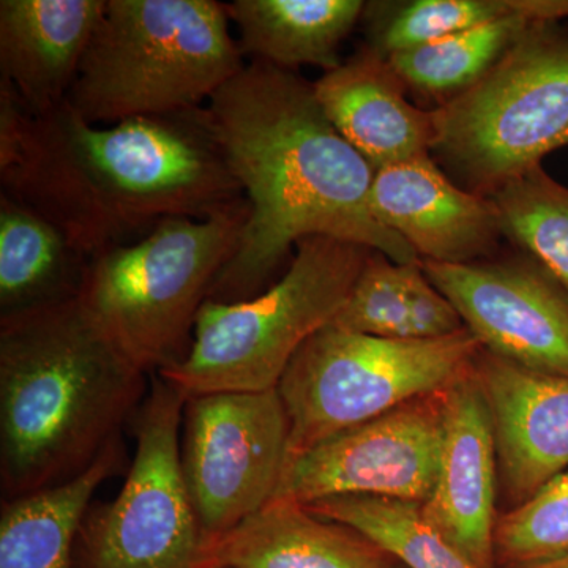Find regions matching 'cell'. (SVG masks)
Returning <instances> with one entry per match:
<instances>
[{
	"instance_id": "2",
	"label": "cell",
	"mask_w": 568,
	"mask_h": 568,
	"mask_svg": "<svg viewBox=\"0 0 568 568\" xmlns=\"http://www.w3.org/2000/svg\"><path fill=\"white\" fill-rule=\"evenodd\" d=\"M0 183L89 260L163 220L207 219L245 197L201 108L99 129L67 103L29 114L3 81Z\"/></svg>"
},
{
	"instance_id": "12",
	"label": "cell",
	"mask_w": 568,
	"mask_h": 568,
	"mask_svg": "<svg viewBox=\"0 0 568 568\" xmlns=\"http://www.w3.org/2000/svg\"><path fill=\"white\" fill-rule=\"evenodd\" d=\"M420 264L485 351L568 377V291L534 257L519 250L477 263Z\"/></svg>"
},
{
	"instance_id": "14",
	"label": "cell",
	"mask_w": 568,
	"mask_h": 568,
	"mask_svg": "<svg viewBox=\"0 0 568 568\" xmlns=\"http://www.w3.org/2000/svg\"><path fill=\"white\" fill-rule=\"evenodd\" d=\"M369 203L422 261L477 263L496 256L506 239L491 197L462 189L432 155L376 170Z\"/></svg>"
},
{
	"instance_id": "30",
	"label": "cell",
	"mask_w": 568,
	"mask_h": 568,
	"mask_svg": "<svg viewBox=\"0 0 568 568\" xmlns=\"http://www.w3.org/2000/svg\"><path fill=\"white\" fill-rule=\"evenodd\" d=\"M212 568H224V567H212Z\"/></svg>"
},
{
	"instance_id": "11",
	"label": "cell",
	"mask_w": 568,
	"mask_h": 568,
	"mask_svg": "<svg viewBox=\"0 0 568 568\" xmlns=\"http://www.w3.org/2000/svg\"><path fill=\"white\" fill-rule=\"evenodd\" d=\"M444 443V388L287 458L274 499L377 496L424 504Z\"/></svg>"
},
{
	"instance_id": "22",
	"label": "cell",
	"mask_w": 568,
	"mask_h": 568,
	"mask_svg": "<svg viewBox=\"0 0 568 568\" xmlns=\"http://www.w3.org/2000/svg\"><path fill=\"white\" fill-rule=\"evenodd\" d=\"M368 47L392 55L506 20L562 22L568 0H414V2L366 3Z\"/></svg>"
},
{
	"instance_id": "10",
	"label": "cell",
	"mask_w": 568,
	"mask_h": 568,
	"mask_svg": "<svg viewBox=\"0 0 568 568\" xmlns=\"http://www.w3.org/2000/svg\"><path fill=\"white\" fill-rule=\"evenodd\" d=\"M287 457L290 418L278 387L186 399L183 477L209 548L274 499Z\"/></svg>"
},
{
	"instance_id": "26",
	"label": "cell",
	"mask_w": 568,
	"mask_h": 568,
	"mask_svg": "<svg viewBox=\"0 0 568 568\" xmlns=\"http://www.w3.org/2000/svg\"><path fill=\"white\" fill-rule=\"evenodd\" d=\"M568 556V469L497 518L495 567L530 568Z\"/></svg>"
},
{
	"instance_id": "23",
	"label": "cell",
	"mask_w": 568,
	"mask_h": 568,
	"mask_svg": "<svg viewBox=\"0 0 568 568\" xmlns=\"http://www.w3.org/2000/svg\"><path fill=\"white\" fill-rule=\"evenodd\" d=\"M534 24L537 22H491L396 52L388 61L407 92L437 108L476 84Z\"/></svg>"
},
{
	"instance_id": "8",
	"label": "cell",
	"mask_w": 568,
	"mask_h": 568,
	"mask_svg": "<svg viewBox=\"0 0 568 568\" xmlns=\"http://www.w3.org/2000/svg\"><path fill=\"white\" fill-rule=\"evenodd\" d=\"M480 351L467 328L444 338L398 339L328 324L297 351L278 383L290 457L443 390L473 368Z\"/></svg>"
},
{
	"instance_id": "29",
	"label": "cell",
	"mask_w": 568,
	"mask_h": 568,
	"mask_svg": "<svg viewBox=\"0 0 568 568\" xmlns=\"http://www.w3.org/2000/svg\"><path fill=\"white\" fill-rule=\"evenodd\" d=\"M530 568H568V556H566V558L552 560V562L541 564V566Z\"/></svg>"
},
{
	"instance_id": "1",
	"label": "cell",
	"mask_w": 568,
	"mask_h": 568,
	"mask_svg": "<svg viewBox=\"0 0 568 568\" xmlns=\"http://www.w3.org/2000/svg\"><path fill=\"white\" fill-rule=\"evenodd\" d=\"M201 118L252 209L209 301L239 304L263 294L293 246L315 235L366 246L396 264L420 261L373 215L376 170L336 132L313 82L252 61L213 93Z\"/></svg>"
},
{
	"instance_id": "6",
	"label": "cell",
	"mask_w": 568,
	"mask_h": 568,
	"mask_svg": "<svg viewBox=\"0 0 568 568\" xmlns=\"http://www.w3.org/2000/svg\"><path fill=\"white\" fill-rule=\"evenodd\" d=\"M375 250L306 237L278 282L239 304L205 301L189 354L156 373L185 399L278 387L297 351L327 327Z\"/></svg>"
},
{
	"instance_id": "3",
	"label": "cell",
	"mask_w": 568,
	"mask_h": 568,
	"mask_svg": "<svg viewBox=\"0 0 568 568\" xmlns=\"http://www.w3.org/2000/svg\"><path fill=\"white\" fill-rule=\"evenodd\" d=\"M77 298L0 316L3 500L80 476L148 395Z\"/></svg>"
},
{
	"instance_id": "27",
	"label": "cell",
	"mask_w": 568,
	"mask_h": 568,
	"mask_svg": "<svg viewBox=\"0 0 568 568\" xmlns=\"http://www.w3.org/2000/svg\"><path fill=\"white\" fill-rule=\"evenodd\" d=\"M331 325L381 338H414L406 306L405 264H396L379 252L369 254Z\"/></svg>"
},
{
	"instance_id": "25",
	"label": "cell",
	"mask_w": 568,
	"mask_h": 568,
	"mask_svg": "<svg viewBox=\"0 0 568 568\" xmlns=\"http://www.w3.org/2000/svg\"><path fill=\"white\" fill-rule=\"evenodd\" d=\"M504 237L544 265L568 291V186L541 164L491 196Z\"/></svg>"
},
{
	"instance_id": "4",
	"label": "cell",
	"mask_w": 568,
	"mask_h": 568,
	"mask_svg": "<svg viewBox=\"0 0 568 568\" xmlns=\"http://www.w3.org/2000/svg\"><path fill=\"white\" fill-rule=\"evenodd\" d=\"M213 0H106L67 104L92 125L203 108L244 70Z\"/></svg>"
},
{
	"instance_id": "16",
	"label": "cell",
	"mask_w": 568,
	"mask_h": 568,
	"mask_svg": "<svg viewBox=\"0 0 568 568\" xmlns=\"http://www.w3.org/2000/svg\"><path fill=\"white\" fill-rule=\"evenodd\" d=\"M336 132L375 170L432 155L436 112L407 100V88L387 55L364 44L338 69L313 82Z\"/></svg>"
},
{
	"instance_id": "31",
	"label": "cell",
	"mask_w": 568,
	"mask_h": 568,
	"mask_svg": "<svg viewBox=\"0 0 568 568\" xmlns=\"http://www.w3.org/2000/svg\"><path fill=\"white\" fill-rule=\"evenodd\" d=\"M399 568H405V567H403V566H402V567H399Z\"/></svg>"
},
{
	"instance_id": "18",
	"label": "cell",
	"mask_w": 568,
	"mask_h": 568,
	"mask_svg": "<svg viewBox=\"0 0 568 568\" xmlns=\"http://www.w3.org/2000/svg\"><path fill=\"white\" fill-rule=\"evenodd\" d=\"M399 568L361 530L316 517L304 504L272 499L213 541L205 568Z\"/></svg>"
},
{
	"instance_id": "20",
	"label": "cell",
	"mask_w": 568,
	"mask_h": 568,
	"mask_svg": "<svg viewBox=\"0 0 568 568\" xmlns=\"http://www.w3.org/2000/svg\"><path fill=\"white\" fill-rule=\"evenodd\" d=\"M237 24L244 54L278 69H338L339 48L364 17L361 0H234L223 3Z\"/></svg>"
},
{
	"instance_id": "24",
	"label": "cell",
	"mask_w": 568,
	"mask_h": 568,
	"mask_svg": "<svg viewBox=\"0 0 568 568\" xmlns=\"http://www.w3.org/2000/svg\"><path fill=\"white\" fill-rule=\"evenodd\" d=\"M316 517L361 530L405 568H480L422 515V504L377 496H334L306 504Z\"/></svg>"
},
{
	"instance_id": "19",
	"label": "cell",
	"mask_w": 568,
	"mask_h": 568,
	"mask_svg": "<svg viewBox=\"0 0 568 568\" xmlns=\"http://www.w3.org/2000/svg\"><path fill=\"white\" fill-rule=\"evenodd\" d=\"M123 467L125 448L119 436L80 476L3 500L0 568H74V545L92 496Z\"/></svg>"
},
{
	"instance_id": "15",
	"label": "cell",
	"mask_w": 568,
	"mask_h": 568,
	"mask_svg": "<svg viewBox=\"0 0 568 568\" xmlns=\"http://www.w3.org/2000/svg\"><path fill=\"white\" fill-rule=\"evenodd\" d=\"M474 368L491 413L499 481L514 508L568 469V377L530 372L484 347Z\"/></svg>"
},
{
	"instance_id": "17",
	"label": "cell",
	"mask_w": 568,
	"mask_h": 568,
	"mask_svg": "<svg viewBox=\"0 0 568 568\" xmlns=\"http://www.w3.org/2000/svg\"><path fill=\"white\" fill-rule=\"evenodd\" d=\"M106 0H2L0 81L29 114L69 99Z\"/></svg>"
},
{
	"instance_id": "28",
	"label": "cell",
	"mask_w": 568,
	"mask_h": 568,
	"mask_svg": "<svg viewBox=\"0 0 568 568\" xmlns=\"http://www.w3.org/2000/svg\"><path fill=\"white\" fill-rule=\"evenodd\" d=\"M405 272L407 315L414 338H444L466 328L457 308L429 282L420 261L405 264Z\"/></svg>"
},
{
	"instance_id": "13",
	"label": "cell",
	"mask_w": 568,
	"mask_h": 568,
	"mask_svg": "<svg viewBox=\"0 0 568 568\" xmlns=\"http://www.w3.org/2000/svg\"><path fill=\"white\" fill-rule=\"evenodd\" d=\"M497 480L491 413L473 365L444 388L439 473L422 515L480 568H496Z\"/></svg>"
},
{
	"instance_id": "7",
	"label": "cell",
	"mask_w": 568,
	"mask_h": 568,
	"mask_svg": "<svg viewBox=\"0 0 568 568\" xmlns=\"http://www.w3.org/2000/svg\"><path fill=\"white\" fill-rule=\"evenodd\" d=\"M435 112L433 160L478 196L491 197L568 148L567 26H530L476 84Z\"/></svg>"
},
{
	"instance_id": "5",
	"label": "cell",
	"mask_w": 568,
	"mask_h": 568,
	"mask_svg": "<svg viewBox=\"0 0 568 568\" xmlns=\"http://www.w3.org/2000/svg\"><path fill=\"white\" fill-rule=\"evenodd\" d=\"M250 212L242 197L207 219L163 220L141 241L95 254L78 302L134 366L156 375L189 354L201 306L241 244Z\"/></svg>"
},
{
	"instance_id": "21",
	"label": "cell",
	"mask_w": 568,
	"mask_h": 568,
	"mask_svg": "<svg viewBox=\"0 0 568 568\" xmlns=\"http://www.w3.org/2000/svg\"><path fill=\"white\" fill-rule=\"evenodd\" d=\"M89 261L61 227L0 193V316L77 298Z\"/></svg>"
},
{
	"instance_id": "9",
	"label": "cell",
	"mask_w": 568,
	"mask_h": 568,
	"mask_svg": "<svg viewBox=\"0 0 568 568\" xmlns=\"http://www.w3.org/2000/svg\"><path fill=\"white\" fill-rule=\"evenodd\" d=\"M185 396L152 375L130 424L136 450L111 503L91 507L74 545V568H205L209 544L181 458Z\"/></svg>"
}]
</instances>
